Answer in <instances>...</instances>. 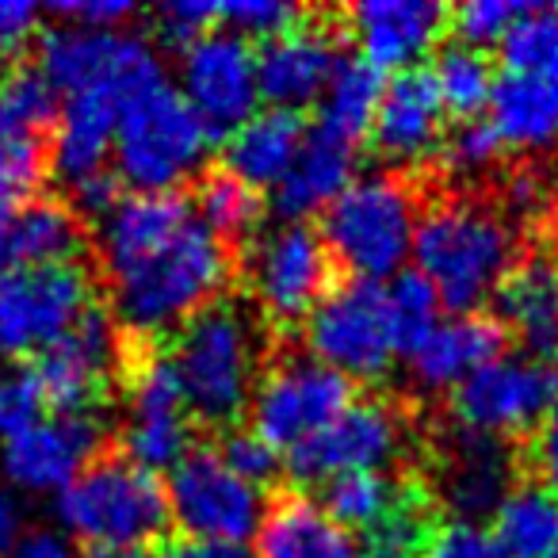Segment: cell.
Instances as JSON below:
<instances>
[{
  "label": "cell",
  "instance_id": "6da1fadb",
  "mask_svg": "<svg viewBox=\"0 0 558 558\" xmlns=\"http://www.w3.org/2000/svg\"><path fill=\"white\" fill-rule=\"evenodd\" d=\"M116 318L134 333L184 326L230 279V253L180 192H134L100 222Z\"/></svg>",
  "mask_w": 558,
  "mask_h": 558
},
{
  "label": "cell",
  "instance_id": "7a4b0ae2",
  "mask_svg": "<svg viewBox=\"0 0 558 558\" xmlns=\"http://www.w3.org/2000/svg\"><path fill=\"white\" fill-rule=\"evenodd\" d=\"M517 226L497 207L448 199L425 210L413 238L417 271L451 314H478L517 268Z\"/></svg>",
  "mask_w": 558,
  "mask_h": 558
},
{
  "label": "cell",
  "instance_id": "3957f363",
  "mask_svg": "<svg viewBox=\"0 0 558 558\" xmlns=\"http://www.w3.org/2000/svg\"><path fill=\"white\" fill-rule=\"evenodd\" d=\"M169 364L184 390V405L203 425H233L256 390V326L238 303H210L180 326Z\"/></svg>",
  "mask_w": 558,
  "mask_h": 558
},
{
  "label": "cell",
  "instance_id": "277c9868",
  "mask_svg": "<svg viewBox=\"0 0 558 558\" xmlns=\"http://www.w3.org/2000/svg\"><path fill=\"white\" fill-rule=\"evenodd\" d=\"M417 195L405 180L390 172L356 177L326 210H322V241L326 253L349 271V279L383 283L405 271L417 238Z\"/></svg>",
  "mask_w": 558,
  "mask_h": 558
},
{
  "label": "cell",
  "instance_id": "5b68a950",
  "mask_svg": "<svg viewBox=\"0 0 558 558\" xmlns=\"http://www.w3.org/2000/svg\"><path fill=\"white\" fill-rule=\"evenodd\" d=\"M215 134L169 77L134 93L119 111L116 172L134 192H177L203 165Z\"/></svg>",
  "mask_w": 558,
  "mask_h": 558
},
{
  "label": "cell",
  "instance_id": "8992f818",
  "mask_svg": "<svg viewBox=\"0 0 558 558\" xmlns=\"http://www.w3.org/2000/svg\"><path fill=\"white\" fill-rule=\"evenodd\" d=\"M54 517L65 535L88 547H146L169 527V497L157 474L131 459H96L62 494Z\"/></svg>",
  "mask_w": 558,
  "mask_h": 558
},
{
  "label": "cell",
  "instance_id": "52a82bcc",
  "mask_svg": "<svg viewBox=\"0 0 558 558\" xmlns=\"http://www.w3.org/2000/svg\"><path fill=\"white\" fill-rule=\"evenodd\" d=\"M39 73L54 93H108L126 104L134 93L165 81L157 50L131 32L58 24L39 39Z\"/></svg>",
  "mask_w": 558,
  "mask_h": 558
},
{
  "label": "cell",
  "instance_id": "ba28073f",
  "mask_svg": "<svg viewBox=\"0 0 558 558\" xmlns=\"http://www.w3.org/2000/svg\"><path fill=\"white\" fill-rule=\"evenodd\" d=\"M306 349L344 379H383L398 356L387 314V283L344 279L306 314Z\"/></svg>",
  "mask_w": 558,
  "mask_h": 558
},
{
  "label": "cell",
  "instance_id": "9c48e42d",
  "mask_svg": "<svg viewBox=\"0 0 558 558\" xmlns=\"http://www.w3.org/2000/svg\"><path fill=\"white\" fill-rule=\"evenodd\" d=\"M352 398V383L314 356H291L256 379L248 402V433L276 451H295L341 417Z\"/></svg>",
  "mask_w": 558,
  "mask_h": 558
},
{
  "label": "cell",
  "instance_id": "30bf717a",
  "mask_svg": "<svg viewBox=\"0 0 558 558\" xmlns=\"http://www.w3.org/2000/svg\"><path fill=\"white\" fill-rule=\"evenodd\" d=\"M558 405V372L532 352H501L451 390V413L463 433L517 436L535 428Z\"/></svg>",
  "mask_w": 558,
  "mask_h": 558
},
{
  "label": "cell",
  "instance_id": "8fae6325",
  "mask_svg": "<svg viewBox=\"0 0 558 558\" xmlns=\"http://www.w3.org/2000/svg\"><path fill=\"white\" fill-rule=\"evenodd\" d=\"M93 311V276L77 260L0 279V352L39 356Z\"/></svg>",
  "mask_w": 558,
  "mask_h": 558
},
{
  "label": "cell",
  "instance_id": "7c38bea8",
  "mask_svg": "<svg viewBox=\"0 0 558 558\" xmlns=\"http://www.w3.org/2000/svg\"><path fill=\"white\" fill-rule=\"evenodd\" d=\"M169 517L192 539L245 543L264 520V497L256 486L226 466L218 448H192L165 482Z\"/></svg>",
  "mask_w": 558,
  "mask_h": 558
},
{
  "label": "cell",
  "instance_id": "4fadbf2b",
  "mask_svg": "<svg viewBox=\"0 0 558 558\" xmlns=\"http://www.w3.org/2000/svg\"><path fill=\"white\" fill-rule=\"evenodd\" d=\"M245 276L256 303L276 322H306L329 291V253L306 222L268 226L248 241Z\"/></svg>",
  "mask_w": 558,
  "mask_h": 558
},
{
  "label": "cell",
  "instance_id": "5bb4252c",
  "mask_svg": "<svg viewBox=\"0 0 558 558\" xmlns=\"http://www.w3.org/2000/svg\"><path fill=\"white\" fill-rule=\"evenodd\" d=\"M177 88L215 138L218 134L230 138L238 126H245L260 111L256 50L241 35L215 27L180 54Z\"/></svg>",
  "mask_w": 558,
  "mask_h": 558
},
{
  "label": "cell",
  "instance_id": "9a60e30c",
  "mask_svg": "<svg viewBox=\"0 0 558 558\" xmlns=\"http://www.w3.org/2000/svg\"><path fill=\"white\" fill-rule=\"evenodd\" d=\"M402 417L379 398H356L329 428H322L303 448L288 451V471L299 482L341 478L356 471H383L402 456Z\"/></svg>",
  "mask_w": 558,
  "mask_h": 558
},
{
  "label": "cell",
  "instance_id": "2e32d148",
  "mask_svg": "<svg viewBox=\"0 0 558 558\" xmlns=\"http://www.w3.org/2000/svg\"><path fill=\"white\" fill-rule=\"evenodd\" d=\"M100 413H54L16 440L0 444V474L24 494H62L88 463H96L104 444Z\"/></svg>",
  "mask_w": 558,
  "mask_h": 558
},
{
  "label": "cell",
  "instance_id": "e0dca14e",
  "mask_svg": "<svg viewBox=\"0 0 558 558\" xmlns=\"http://www.w3.org/2000/svg\"><path fill=\"white\" fill-rule=\"evenodd\" d=\"M123 448L126 459L149 474H169L192 451V413L184 405V390L169 356L146 360L134 375Z\"/></svg>",
  "mask_w": 558,
  "mask_h": 558
},
{
  "label": "cell",
  "instance_id": "ac0fdd59",
  "mask_svg": "<svg viewBox=\"0 0 558 558\" xmlns=\"http://www.w3.org/2000/svg\"><path fill=\"white\" fill-rule=\"evenodd\" d=\"M32 375L54 413H96L108 372L116 367V322L100 306L85 314L70 333L32 360Z\"/></svg>",
  "mask_w": 558,
  "mask_h": 558
},
{
  "label": "cell",
  "instance_id": "d6986e66",
  "mask_svg": "<svg viewBox=\"0 0 558 558\" xmlns=\"http://www.w3.org/2000/svg\"><path fill=\"white\" fill-rule=\"evenodd\" d=\"M337 65H341V50H337L333 32L314 24L288 27L256 50L260 100H268V108L299 116V108L326 96Z\"/></svg>",
  "mask_w": 558,
  "mask_h": 558
},
{
  "label": "cell",
  "instance_id": "ffe728a7",
  "mask_svg": "<svg viewBox=\"0 0 558 558\" xmlns=\"http://www.w3.org/2000/svg\"><path fill=\"white\" fill-rule=\"evenodd\" d=\"M451 12L436 0H364L349 12V27L360 43V58L379 73L417 70L436 47Z\"/></svg>",
  "mask_w": 558,
  "mask_h": 558
},
{
  "label": "cell",
  "instance_id": "44dd1931",
  "mask_svg": "<svg viewBox=\"0 0 558 558\" xmlns=\"http://www.w3.org/2000/svg\"><path fill=\"white\" fill-rule=\"evenodd\" d=\"M444 142V104L428 70H405L383 88L372 146L395 165H413Z\"/></svg>",
  "mask_w": 558,
  "mask_h": 558
},
{
  "label": "cell",
  "instance_id": "7402d4cb",
  "mask_svg": "<svg viewBox=\"0 0 558 558\" xmlns=\"http://www.w3.org/2000/svg\"><path fill=\"white\" fill-rule=\"evenodd\" d=\"M505 326L486 314H451L417 344L410 356L413 379L425 390H456L471 379L478 367L505 352Z\"/></svg>",
  "mask_w": 558,
  "mask_h": 558
},
{
  "label": "cell",
  "instance_id": "603a6c76",
  "mask_svg": "<svg viewBox=\"0 0 558 558\" xmlns=\"http://www.w3.org/2000/svg\"><path fill=\"white\" fill-rule=\"evenodd\" d=\"M352 180H356V146L314 126V131H306V142L291 172L271 187L276 215L283 222H303V218L326 210Z\"/></svg>",
  "mask_w": 558,
  "mask_h": 558
},
{
  "label": "cell",
  "instance_id": "cb8c5ba5",
  "mask_svg": "<svg viewBox=\"0 0 558 558\" xmlns=\"http://www.w3.org/2000/svg\"><path fill=\"white\" fill-rule=\"evenodd\" d=\"M81 248V218L62 199H32L0 218V279L43 264H70Z\"/></svg>",
  "mask_w": 558,
  "mask_h": 558
},
{
  "label": "cell",
  "instance_id": "d4e9b609",
  "mask_svg": "<svg viewBox=\"0 0 558 558\" xmlns=\"http://www.w3.org/2000/svg\"><path fill=\"white\" fill-rule=\"evenodd\" d=\"M119 111L123 104L108 93L65 96V104L58 108L54 138H50V161L70 187L108 169V157L116 154Z\"/></svg>",
  "mask_w": 558,
  "mask_h": 558
},
{
  "label": "cell",
  "instance_id": "484cf974",
  "mask_svg": "<svg viewBox=\"0 0 558 558\" xmlns=\"http://www.w3.org/2000/svg\"><path fill=\"white\" fill-rule=\"evenodd\" d=\"M253 558H356V543L322 501L288 494L264 512Z\"/></svg>",
  "mask_w": 558,
  "mask_h": 558
},
{
  "label": "cell",
  "instance_id": "4316f807",
  "mask_svg": "<svg viewBox=\"0 0 558 558\" xmlns=\"http://www.w3.org/2000/svg\"><path fill=\"white\" fill-rule=\"evenodd\" d=\"M505 333H517L532 356L558 352V268L543 256L520 260L494 295Z\"/></svg>",
  "mask_w": 558,
  "mask_h": 558
},
{
  "label": "cell",
  "instance_id": "83f0119b",
  "mask_svg": "<svg viewBox=\"0 0 558 558\" xmlns=\"http://www.w3.org/2000/svg\"><path fill=\"white\" fill-rule=\"evenodd\" d=\"M306 142V126L295 111L264 108L226 138V169L248 187H276L295 165Z\"/></svg>",
  "mask_w": 558,
  "mask_h": 558
},
{
  "label": "cell",
  "instance_id": "f1b7e54d",
  "mask_svg": "<svg viewBox=\"0 0 558 558\" xmlns=\"http://www.w3.org/2000/svg\"><path fill=\"white\" fill-rule=\"evenodd\" d=\"M444 489H448V501L459 512V520L489 517L512 494V456L494 436L463 433L448 463Z\"/></svg>",
  "mask_w": 558,
  "mask_h": 558
},
{
  "label": "cell",
  "instance_id": "f546056e",
  "mask_svg": "<svg viewBox=\"0 0 558 558\" xmlns=\"http://www.w3.org/2000/svg\"><path fill=\"white\" fill-rule=\"evenodd\" d=\"M489 123L505 146L543 149L558 142V85L527 73H501L489 100Z\"/></svg>",
  "mask_w": 558,
  "mask_h": 558
},
{
  "label": "cell",
  "instance_id": "4dcf8cb0",
  "mask_svg": "<svg viewBox=\"0 0 558 558\" xmlns=\"http://www.w3.org/2000/svg\"><path fill=\"white\" fill-rule=\"evenodd\" d=\"M501 558H550L558 550V497L539 482L517 486L494 512Z\"/></svg>",
  "mask_w": 558,
  "mask_h": 558
},
{
  "label": "cell",
  "instance_id": "1f68e13d",
  "mask_svg": "<svg viewBox=\"0 0 558 558\" xmlns=\"http://www.w3.org/2000/svg\"><path fill=\"white\" fill-rule=\"evenodd\" d=\"M383 88H387V81H383V73L375 70L372 62H364L360 54L341 58V65H337L326 96H322L318 126L356 146L364 134H372L375 111H379V100H383Z\"/></svg>",
  "mask_w": 558,
  "mask_h": 558
},
{
  "label": "cell",
  "instance_id": "d6a6232c",
  "mask_svg": "<svg viewBox=\"0 0 558 558\" xmlns=\"http://www.w3.org/2000/svg\"><path fill=\"white\" fill-rule=\"evenodd\" d=\"M405 494H410V486L390 478V474L356 471V474H341V478H329L326 486H322V505H326V512L344 532H352V527L367 532V527L379 524L395 505H402Z\"/></svg>",
  "mask_w": 558,
  "mask_h": 558
},
{
  "label": "cell",
  "instance_id": "836d02e7",
  "mask_svg": "<svg viewBox=\"0 0 558 558\" xmlns=\"http://www.w3.org/2000/svg\"><path fill=\"white\" fill-rule=\"evenodd\" d=\"M58 123V93L39 70H0V142H43Z\"/></svg>",
  "mask_w": 558,
  "mask_h": 558
},
{
  "label": "cell",
  "instance_id": "e575fe53",
  "mask_svg": "<svg viewBox=\"0 0 558 558\" xmlns=\"http://www.w3.org/2000/svg\"><path fill=\"white\" fill-rule=\"evenodd\" d=\"M433 81H436V93H440V104L444 111L466 119H478V111L489 108L494 100V85H497V73L489 65V58L474 47H444L436 54V65L433 70Z\"/></svg>",
  "mask_w": 558,
  "mask_h": 558
},
{
  "label": "cell",
  "instance_id": "d590c367",
  "mask_svg": "<svg viewBox=\"0 0 558 558\" xmlns=\"http://www.w3.org/2000/svg\"><path fill=\"white\" fill-rule=\"evenodd\" d=\"M195 203H199V222L218 241L256 238V226H260V192L248 187L241 177H233L230 169L207 172L199 180Z\"/></svg>",
  "mask_w": 558,
  "mask_h": 558
},
{
  "label": "cell",
  "instance_id": "8d00e7d4",
  "mask_svg": "<svg viewBox=\"0 0 558 558\" xmlns=\"http://www.w3.org/2000/svg\"><path fill=\"white\" fill-rule=\"evenodd\" d=\"M505 73H527L558 85V9L527 4V12L501 39Z\"/></svg>",
  "mask_w": 558,
  "mask_h": 558
},
{
  "label": "cell",
  "instance_id": "74e56055",
  "mask_svg": "<svg viewBox=\"0 0 558 558\" xmlns=\"http://www.w3.org/2000/svg\"><path fill=\"white\" fill-rule=\"evenodd\" d=\"M387 314L398 356L410 360L417 344L440 326V299L417 268H405L387 283Z\"/></svg>",
  "mask_w": 558,
  "mask_h": 558
},
{
  "label": "cell",
  "instance_id": "f35d334b",
  "mask_svg": "<svg viewBox=\"0 0 558 558\" xmlns=\"http://www.w3.org/2000/svg\"><path fill=\"white\" fill-rule=\"evenodd\" d=\"M433 520L425 512L417 489L405 494L402 505L387 512L375 527H367V558H421L428 535H433Z\"/></svg>",
  "mask_w": 558,
  "mask_h": 558
},
{
  "label": "cell",
  "instance_id": "ab89813d",
  "mask_svg": "<svg viewBox=\"0 0 558 558\" xmlns=\"http://www.w3.org/2000/svg\"><path fill=\"white\" fill-rule=\"evenodd\" d=\"M47 157V142H0V218L35 199Z\"/></svg>",
  "mask_w": 558,
  "mask_h": 558
},
{
  "label": "cell",
  "instance_id": "60d3db41",
  "mask_svg": "<svg viewBox=\"0 0 558 558\" xmlns=\"http://www.w3.org/2000/svg\"><path fill=\"white\" fill-rule=\"evenodd\" d=\"M524 12H527V4H517V0H466L448 20H451V32H456V39L463 43V47L482 50V47H489V43L501 47L509 27L517 24Z\"/></svg>",
  "mask_w": 558,
  "mask_h": 558
},
{
  "label": "cell",
  "instance_id": "b9f144b4",
  "mask_svg": "<svg viewBox=\"0 0 558 558\" xmlns=\"http://www.w3.org/2000/svg\"><path fill=\"white\" fill-rule=\"evenodd\" d=\"M303 20V12L288 0H222L218 4V24L241 39H276Z\"/></svg>",
  "mask_w": 558,
  "mask_h": 558
},
{
  "label": "cell",
  "instance_id": "7bdbcfd3",
  "mask_svg": "<svg viewBox=\"0 0 558 558\" xmlns=\"http://www.w3.org/2000/svg\"><path fill=\"white\" fill-rule=\"evenodd\" d=\"M501 134L494 131L489 119H466L459 123L448 138L440 142V161L448 165L451 172H463V177H474V172H486L489 165L501 161Z\"/></svg>",
  "mask_w": 558,
  "mask_h": 558
},
{
  "label": "cell",
  "instance_id": "ee69618b",
  "mask_svg": "<svg viewBox=\"0 0 558 558\" xmlns=\"http://www.w3.org/2000/svg\"><path fill=\"white\" fill-rule=\"evenodd\" d=\"M43 410H47V398H43L32 367L0 372V444L16 440L20 433L39 425Z\"/></svg>",
  "mask_w": 558,
  "mask_h": 558
},
{
  "label": "cell",
  "instance_id": "f6af8a7d",
  "mask_svg": "<svg viewBox=\"0 0 558 558\" xmlns=\"http://www.w3.org/2000/svg\"><path fill=\"white\" fill-rule=\"evenodd\" d=\"M218 27L215 0H165L154 9V35L161 47H172L184 54L192 43H199L207 32Z\"/></svg>",
  "mask_w": 558,
  "mask_h": 558
},
{
  "label": "cell",
  "instance_id": "bcb514c9",
  "mask_svg": "<svg viewBox=\"0 0 558 558\" xmlns=\"http://www.w3.org/2000/svg\"><path fill=\"white\" fill-rule=\"evenodd\" d=\"M421 558H501L494 543V532L482 527L478 520H448V524H436L428 535Z\"/></svg>",
  "mask_w": 558,
  "mask_h": 558
},
{
  "label": "cell",
  "instance_id": "7dc6e473",
  "mask_svg": "<svg viewBox=\"0 0 558 558\" xmlns=\"http://www.w3.org/2000/svg\"><path fill=\"white\" fill-rule=\"evenodd\" d=\"M218 456L226 459V466H230L238 478H245L248 486L260 489L268 478H276L279 471V451L271 448V444H264L256 433H230L222 440V448H218Z\"/></svg>",
  "mask_w": 558,
  "mask_h": 558
},
{
  "label": "cell",
  "instance_id": "c3c4849f",
  "mask_svg": "<svg viewBox=\"0 0 558 558\" xmlns=\"http://www.w3.org/2000/svg\"><path fill=\"white\" fill-rule=\"evenodd\" d=\"M50 16L58 24L96 27V32H119L134 16L131 0H58L50 4Z\"/></svg>",
  "mask_w": 558,
  "mask_h": 558
},
{
  "label": "cell",
  "instance_id": "681fc988",
  "mask_svg": "<svg viewBox=\"0 0 558 558\" xmlns=\"http://www.w3.org/2000/svg\"><path fill=\"white\" fill-rule=\"evenodd\" d=\"M39 16V4L32 0H0V65H12V58L24 54Z\"/></svg>",
  "mask_w": 558,
  "mask_h": 558
},
{
  "label": "cell",
  "instance_id": "f907efd6",
  "mask_svg": "<svg viewBox=\"0 0 558 558\" xmlns=\"http://www.w3.org/2000/svg\"><path fill=\"white\" fill-rule=\"evenodd\" d=\"M70 192H73V203H77L81 215L104 218L119 207V199H123V180H119V172L104 169V172H96V177L73 184Z\"/></svg>",
  "mask_w": 558,
  "mask_h": 558
},
{
  "label": "cell",
  "instance_id": "816d5d0a",
  "mask_svg": "<svg viewBox=\"0 0 558 558\" xmlns=\"http://www.w3.org/2000/svg\"><path fill=\"white\" fill-rule=\"evenodd\" d=\"M527 456H532V466L539 474V486L558 497V405L535 425Z\"/></svg>",
  "mask_w": 558,
  "mask_h": 558
},
{
  "label": "cell",
  "instance_id": "f5cc1de1",
  "mask_svg": "<svg viewBox=\"0 0 558 558\" xmlns=\"http://www.w3.org/2000/svg\"><path fill=\"white\" fill-rule=\"evenodd\" d=\"M161 558H253V547L245 543H222V539H172L161 550Z\"/></svg>",
  "mask_w": 558,
  "mask_h": 558
},
{
  "label": "cell",
  "instance_id": "db71d44e",
  "mask_svg": "<svg viewBox=\"0 0 558 558\" xmlns=\"http://www.w3.org/2000/svg\"><path fill=\"white\" fill-rule=\"evenodd\" d=\"M4 558H77V550L58 532H32L20 535V543Z\"/></svg>",
  "mask_w": 558,
  "mask_h": 558
},
{
  "label": "cell",
  "instance_id": "11a10c76",
  "mask_svg": "<svg viewBox=\"0 0 558 558\" xmlns=\"http://www.w3.org/2000/svg\"><path fill=\"white\" fill-rule=\"evenodd\" d=\"M20 543V509L4 489H0V558Z\"/></svg>",
  "mask_w": 558,
  "mask_h": 558
},
{
  "label": "cell",
  "instance_id": "9f6ffc18",
  "mask_svg": "<svg viewBox=\"0 0 558 558\" xmlns=\"http://www.w3.org/2000/svg\"><path fill=\"white\" fill-rule=\"evenodd\" d=\"M88 558H154L146 547H88Z\"/></svg>",
  "mask_w": 558,
  "mask_h": 558
},
{
  "label": "cell",
  "instance_id": "6f0895ef",
  "mask_svg": "<svg viewBox=\"0 0 558 558\" xmlns=\"http://www.w3.org/2000/svg\"><path fill=\"white\" fill-rule=\"evenodd\" d=\"M547 222H550V245H555V268H558V180L550 187V199H547Z\"/></svg>",
  "mask_w": 558,
  "mask_h": 558
},
{
  "label": "cell",
  "instance_id": "680465c9",
  "mask_svg": "<svg viewBox=\"0 0 558 558\" xmlns=\"http://www.w3.org/2000/svg\"><path fill=\"white\" fill-rule=\"evenodd\" d=\"M550 558H558V550H555V555H550Z\"/></svg>",
  "mask_w": 558,
  "mask_h": 558
},
{
  "label": "cell",
  "instance_id": "91938a15",
  "mask_svg": "<svg viewBox=\"0 0 558 558\" xmlns=\"http://www.w3.org/2000/svg\"><path fill=\"white\" fill-rule=\"evenodd\" d=\"M555 9H558V4H555Z\"/></svg>",
  "mask_w": 558,
  "mask_h": 558
},
{
  "label": "cell",
  "instance_id": "94428289",
  "mask_svg": "<svg viewBox=\"0 0 558 558\" xmlns=\"http://www.w3.org/2000/svg\"><path fill=\"white\" fill-rule=\"evenodd\" d=\"M364 558H367V555H364Z\"/></svg>",
  "mask_w": 558,
  "mask_h": 558
}]
</instances>
